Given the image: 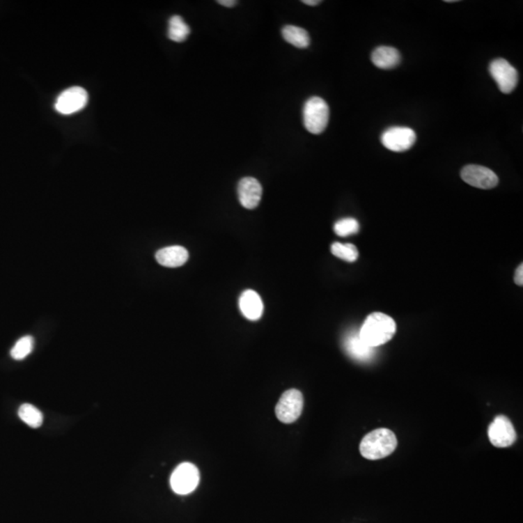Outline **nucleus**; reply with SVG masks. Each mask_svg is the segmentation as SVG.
<instances>
[{
  "label": "nucleus",
  "instance_id": "1",
  "mask_svg": "<svg viewBox=\"0 0 523 523\" xmlns=\"http://www.w3.org/2000/svg\"><path fill=\"white\" fill-rule=\"evenodd\" d=\"M396 333L395 320L380 312L368 315L359 329V336L368 345L376 347L388 343Z\"/></svg>",
  "mask_w": 523,
  "mask_h": 523
},
{
  "label": "nucleus",
  "instance_id": "2",
  "mask_svg": "<svg viewBox=\"0 0 523 523\" xmlns=\"http://www.w3.org/2000/svg\"><path fill=\"white\" fill-rule=\"evenodd\" d=\"M398 439L393 431L388 428H379L371 431L361 440L359 452L366 460H381L395 452Z\"/></svg>",
  "mask_w": 523,
  "mask_h": 523
},
{
  "label": "nucleus",
  "instance_id": "3",
  "mask_svg": "<svg viewBox=\"0 0 523 523\" xmlns=\"http://www.w3.org/2000/svg\"><path fill=\"white\" fill-rule=\"evenodd\" d=\"M329 109L321 97L309 98L304 107V125L309 132L318 135L324 132L329 123Z\"/></svg>",
  "mask_w": 523,
  "mask_h": 523
},
{
  "label": "nucleus",
  "instance_id": "4",
  "mask_svg": "<svg viewBox=\"0 0 523 523\" xmlns=\"http://www.w3.org/2000/svg\"><path fill=\"white\" fill-rule=\"evenodd\" d=\"M200 482V473L194 465L182 463L173 470L171 476V487L178 494L187 495L194 492Z\"/></svg>",
  "mask_w": 523,
  "mask_h": 523
},
{
  "label": "nucleus",
  "instance_id": "5",
  "mask_svg": "<svg viewBox=\"0 0 523 523\" xmlns=\"http://www.w3.org/2000/svg\"><path fill=\"white\" fill-rule=\"evenodd\" d=\"M304 408V396L301 391L289 390L285 391L280 398L275 414L280 421L284 423H292L296 421L302 415Z\"/></svg>",
  "mask_w": 523,
  "mask_h": 523
},
{
  "label": "nucleus",
  "instance_id": "6",
  "mask_svg": "<svg viewBox=\"0 0 523 523\" xmlns=\"http://www.w3.org/2000/svg\"><path fill=\"white\" fill-rule=\"evenodd\" d=\"M490 73L503 93H510L519 83V73L504 58H497L490 63Z\"/></svg>",
  "mask_w": 523,
  "mask_h": 523
},
{
  "label": "nucleus",
  "instance_id": "7",
  "mask_svg": "<svg viewBox=\"0 0 523 523\" xmlns=\"http://www.w3.org/2000/svg\"><path fill=\"white\" fill-rule=\"evenodd\" d=\"M88 102V94L86 89L80 86H73L59 94L54 108L61 115H73L83 110Z\"/></svg>",
  "mask_w": 523,
  "mask_h": 523
},
{
  "label": "nucleus",
  "instance_id": "8",
  "mask_svg": "<svg viewBox=\"0 0 523 523\" xmlns=\"http://www.w3.org/2000/svg\"><path fill=\"white\" fill-rule=\"evenodd\" d=\"M415 131L409 127H391L382 134L381 142L384 147L395 153L410 150L416 142Z\"/></svg>",
  "mask_w": 523,
  "mask_h": 523
},
{
  "label": "nucleus",
  "instance_id": "9",
  "mask_svg": "<svg viewBox=\"0 0 523 523\" xmlns=\"http://www.w3.org/2000/svg\"><path fill=\"white\" fill-rule=\"evenodd\" d=\"M490 443L497 448H508L517 440V432L509 418L497 416L487 430Z\"/></svg>",
  "mask_w": 523,
  "mask_h": 523
},
{
  "label": "nucleus",
  "instance_id": "10",
  "mask_svg": "<svg viewBox=\"0 0 523 523\" xmlns=\"http://www.w3.org/2000/svg\"><path fill=\"white\" fill-rule=\"evenodd\" d=\"M463 182L481 189H492L497 187L499 180L497 173L487 167L479 165H467L461 171Z\"/></svg>",
  "mask_w": 523,
  "mask_h": 523
},
{
  "label": "nucleus",
  "instance_id": "11",
  "mask_svg": "<svg viewBox=\"0 0 523 523\" xmlns=\"http://www.w3.org/2000/svg\"><path fill=\"white\" fill-rule=\"evenodd\" d=\"M263 188L261 183L254 178L247 177L240 180L237 185V195L242 207L253 210L258 207L262 199Z\"/></svg>",
  "mask_w": 523,
  "mask_h": 523
},
{
  "label": "nucleus",
  "instance_id": "12",
  "mask_svg": "<svg viewBox=\"0 0 523 523\" xmlns=\"http://www.w3.org/2000/svg\"><path fill=\"white\" fill-rule=\"evenodd\" d=\"M344 348L351 358L359 361H369L375 355V351L373 347L366 345L359 334L351 333L347 334L344 339Z\"/></svg>",
  "mask_w": 523,
  "mask_h": 523
},
{
  "label": "nucleus",
  "instance_id": "13",
  "mask_svg": "<svg viewBox=\"0 0 523 523\" xmlns=\"http://www.w3.org/2000/svg\"><path fill=\"white\" fill-rule=\"evenodd\" d=\"M240 309L244 314L245 318L257 321L261 318L263 311H264V304L261 297L253 291V290H247L240 297Z\"/></svg>",
  "mask_w": 523,
  "mask_h": 523
},
{
  "label": "nucleus",
  "instance_id": "14",
  "mask_svg": "<svg viewBox=\"0 0 523 523\" xmlns=\"http://www.w3.org/2000/svg\"><path fill=\"white\" fill-rule=\"evenodd\" d=\"M156 261L159 263L161 266L167 267H182L187 262L189 254L185 247L180 245H173V247H165L158 250L155 255Z\"/></svg>",
  "mask_w": 523,
  "mask_h": 523
},
{
  "label": "nucleus",
  "instance_id": "15",
  "mask_svg": "<svg viewBox=\"0 0 523 523\" xmlns=\"http://www.w3.org/2000/svg\"><path fill=\"white\" fill-rule=\"evenodd\" d=\"M401 56L393 47L381 46L374 49L371 61L380 69H393L400 63Z\"/></svg>",
  "mask_w": 523,
  "mask_h": 523
},
{
  "label": "nucleus",
  "instance_id": "16",
  "mask_svg": "<svg viewBox=\"0 0 523 523\" xmlns=\"http://www.w3.org/2000/svg\"><path fill=\"white\" fill-rule=\"evenodd\" d=\"M284 40L299 49H306L311 44L309 32L302 27L286 26L282 29Z\"/></svg>",
  "mask_w": 523,
  "mask_h": 523
},
{
  "label": "nucleus",
  "instance_id": "17",
  "mask_svg": "<svg viewBox=\"0 0 523 523\" xmlns=\"http://www.w3.org/2000/svg\"><path fill=\"white\" fill-rule=\"evenodd\" d=\"M190 32V27L182 17L175 15L169 19L168 37L171 40L182 43L187 40Z\"/></svg>",
  "mask_w": 523,
  "mask_h": 523
},
{
  "label": "nucleus",
  "instance_id": "18",
  "mask_svg": "<svg viewBox=\"0 0 523 523\" xmlns=\"http://www.w3.org/2000/svg\"><path fill=\"white\" fill-rule=\"evenodd\" d=\"M19 417L31 428H40L43 423V414L36 406L29 403L22 404L19 409Z\"/></svg>",
  "mask_w": 523,
  "mask_h": 523
},
{
  "label": "nucleus",
  "instance_id": "19",
  "mask_svg": "<svg viewBox=\"0 0 523 523\" xmlns=\"http://www.w3.org/2000/svg\"><path fill=\"white\" fill-rule=\"evenodd\" d=\"M331 250L334 256L346 262H355L359 258L358 249L354 244L334 242L331 244Z\"/></svg>",
  "mask_w": 523,
  "mask_h": 523
},
{
  "label": "nucleus",
  "instance_id": "20",
  "mask_svg": "<svg viewBox=\"0 0 523 523\" xmlns=\"http://www.w3.org/2000/svg\"><path fill=\"white\" fill-rule=\"evenodd\" d=\"M34 348L33 337L26 336L19 338L11 350V357L16 361L26 359Z\"/></svg>",
  "mask_w": 523,
  "mask_h": 523
},
{
  "label": "nucleus",
  "instance_id": "21",
  "mask_svg": "<svg viewBox=\"0 0 523 523\" xmlns=\"http://www.w3.org/2000/svg\"><path fill=\"white\" fill-rule=\"evenodd\" d=\"M334 230L339 237H348L359 232V225L354 218H343L334 224Z\"/></svg>",
  "mask_w": 523,
  "mask_h": 523
},
{
  "label": "nucleus",
  "instance_id": "22",
  "mask_svg": "<svg viewBox=\"0 0 523 523\" xmlns=\"http://www.w3.org/2000/svg\"><path fill=\"white\" fill-rule=\"evenodd\" d=\"M515 284L519 285V286H522L523 285V265L522 264H520V267H517V271H515Z\"/></svg>",
  "mask_w": 523,
  "mask_h": 523
},
{
  "label": "nucleus",
  "instance_id": "23",
  "mask_svg": "<svg viewBox=\"0 0 523 523\" xmlns=\"http://www.w3.org/2000/svg\"><path fill=\"white\" fill-rule=\"evenodd\" d=\"M217 3L225 7H234L237 4V1H235V0H218Z\"/></svg>",
  "mask_w": 523,
  "mask_h": 523
},
{
  "label": "nucleus",
  "instance_id": "24",
  "mask_svg": "<svg viewBox=\"0 0 523 523\" xmlns=\"http://www.w3.org/2000/svg\"><path fill=\"white\" fill-rule=\"evenodd\" d=\"M302 3L309 5V6H316L321 3V1L320 0H302Z\"/></svg>",
  "mask_w": 523,
  "mask_h": 523
}]
</instances>
